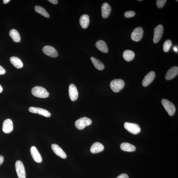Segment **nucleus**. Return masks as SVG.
Listing matches in <instances>:
<instances>
[{
    "mask_svg": "<svg viewBox=\"0 0 178 178\" xmlns=\"http://www.w3.org/2000/svg\"><path fill=\"white\" fill-rule=\"evenodd\" d=\"M32 93L35 97L40 98H46L49 96V93L44 88L39 86H36L33 88Z\"/></svg>",
    "mask_w": 178,
    "mask_h": 178,
    "instance_id": "obj_1",
    "label": "nucleus"
},
{
    "mask_svg": "<svg viewBox=\"0 0 178 178\" xmlns=\"http://www.w3.org/2000/svg\"><path fill=\"white\" fill-rule=\"evenodd\" d=\"M125 82L122 79H115L111 81L110 86L113 91L116 93L120 92L124 88Z\"/></svg>",
    "mask_w": 178,
    "mask_h": 178,
    "instance_id": "obj_2",
    "label": "nucleus"
},
{
    "mask_svg": "<svg viewBox=\"0 0 178 178\" xmlns=\"http://www.w3.org/2000/svg\"><path fill=\"white\" fill-rule=\"evenodd\" d=\"M161 103L169 115L173 116L174 115L176 111V108L172 102L164 99L162 100Z\"/></svg>",
    "mask_w": 178,
    "mask_h": 178,
    "instance_id": "obj_3",
    "label": "nucleus"
},
{
    "mask_svg": "<svg viewBox=\"0 0 178 178\" xmlns=\"http://www.w3.org/2000/svg\"><path fill=\"white\" fill-rule=\"evenodd\" d=\"M92 121L90 119L87 117H83L76 121L75 126L79 130H82L91 124Z\"/></svg>",
    "mask_w": 178,
    "mask_h": 178,
    "instance_id": "obj_4",
    "label": "nucleus"
},
{
    "mask_svg": "<svg viewBox=\"0 0 178 178\" xmlns=\"http://www.w3.org/2000/svg\"><path fill=\"white\" fill-rule=\"evenodd\" d=\"M125 129L131 133L135 135L138 134L141 129L139 125L129 122H125L124 124Z\"/></svg>",
    "mask_w": 178,
    "mask_h": 178,
    "instance_id": "obj_5",
    "label": "nucleus"
},
{
    "mask_svg": "<svg viewBox=\"0 0 178 178\" xmlns=\"http://www.w3.org/2000/svg\"><path fill=\"white\" fill-rule=\"evenodd\" d=\"M15 168L19 178H26L25 168L22 161L20 160L16 161Z\"/></svg>",
    "mask_w": 178,
    "mask_h": 178,
    "instance_id": "obj_6",
    "label": "nucleus"
},
{
    "mask_svg": "<svg viewBox=\"0 0 178 178\" xmlns=\"http://www.w3.org/2000/svg\"><path fill=\"white\" fill-rule=\"evenodd\" d=\"M164 28L162 25H159L156 27L154 30L153 41L156 44L160 41L163 34Z\"/></svg>",
    "mask_w": 178,
    "mask_h": 178,
    "instance_id": "obj_7",
    "label": "nucleus"
},
{
    "mask_svg": "<svg viewBox=\"0 0 178 178\" xmlns=\"http://www.w3.org/2000/svg\"><path fill=\"white\" fill-rule=\"evenodd\" d=\"M144 30L141 27L135 28L133 31L131 35V38L133 41L138 42L140 41L143 36Z\"/></svg>",
    "mask_w": 178,
    "mask_h": 178,
    "instance_id": "obj_8",
    "label": "nucleus"
},
{
    "mask_svg": "<svg viewBox=\"0 0 178 178\" xmlns=\"http://www.w3.org/2000/svg\"><path fill=\"white\" fill-rule=\"evenodd\" d=\"M42 51L46 55L52 58H56L58 56V53L54 47L50 46H44L42 49Z\"/></svg>",
    "mask_w": 178,
    "mask_h": 178,
    "instance_id": "obj_9",
    "label": "nucleus"
},
{
    "mask_svg": "<svg viewBox=\"0 0 178 178\" xmlns=\"http://www.w3.org/2000/svg\"><path fill=\"white\" fill-rule=\"evenodd\" d=\"M30 112L34 113H38L40 115H42L46 117H50L51 115V113L48 111L43 109L30 107L29 109Z\"/></svg>",
    "mask_w": 178,
    "mask_h": 178,
    "instance_id": "obj_10",
    "label": "nucleus"
},
{
    "mask_svg": "<svg viewBox=\"0 0 178 178\" xmlns=\"http://www.w3.org/2000/svg\"><path fill=\"white\" fill-rule=\"evenodd\" d=\"M13 125L12 121L8 119L4 121L2 126V131L5 133H9L13 131Z\"/></svg>",
    "mask_w": 178,
    "mask_h": 178,
    "instance_id": "obj_11",
    "label": "nucleus"
},
{
    "mask_svg": "<svg viewBox=\"0 0 178 178\" xmlns=\"http://www.w3.org/2000/svg\"><path fill=\"white\" fill-rule=\"evenodd\" d=\"M155 73L153 71H151L144 77L142 82V85L144 87H146L153 82L155 78Z\"/></svg>",
    "mask_w": 178,
    "mask_h": 178,
    "instance_id": "obj_12",
    "label": "nucleus"
},
{
    "mask_svg": "<svg viewBox=\"0 0 178 178\" xmlns=\"http://www.w3.org/2000/svg\"><path fill=\"white\" fill-rule=\"evenodd\" d=\"M69 96L71 101H74L77 100L78 97V92L77 87L73 84L70 85L69 88Z\"/></svg>",
    "mask_w": 178,
    "mask_h": 178,
    "instance_id": "obj_13",
    "label": "nucleus"
},
{
    "mask_svg": "<svg viewBox=\"0 0 178 178\" xmlns=\"http://www.w3.org/2000/svg\"><path fill=\"white\" fill-rule=\"evenodd\" d=\"M30 151L32 157L36 162L38 163L42 162V157L35 146H32L31 148Z\"/></svg>",
    "mask_w": 178,
    "mask_h": 178,
    "instance_id": "obj_14",
    "label": "nucleus"
},
{
    "mask_svg": "<svg viewBox=\"0 0 178 178\" xmlns=\"http://www.w3.org/2000/svg\"><path fill=\"white\" fill-rule=\"evenodd\" d=\"M178 67L177 66H174L168 70L165 76V79L167 80H172L178 75Z\"/></svg>",
    "mask_w": 178,
    "mask_h": 178,
    "instance_id": "obj_15",
    "label": "nucleus"
},
{
    "mask_svg": "<svg viewBox=\"0 0 178 178\" xmlns=\"http://www.w3.org/2000/svg\"><path fill=\"white\" fill-rule=\"evenodd\" d=\"M51 148L54 153L63 159H65L67 157V155L65 153L58 145L56 144H52Z\"/></svg>",
    "mask_w": 178,
    "mask_h": 178,
    "instance_id": "obj_16",
    "label": "nucleus"
},
{
    "mask_svg": "<svg viewBox=\"0 0 178 178\" xmlns=\"http://www.w3.org/2000/svg\"><path fill=\"white\" fill-rule=\"evenodd\" d=\"M111 11V6L107 3H104L101 7L102 16L104 18H107L110 16Z\"/></svg>",
    "mask_w": 178,
    "mask_h": 178,
    "instance_id": "obj_17",
    "label": "nucleus"
},
{
    "mask_svg": "<svg viewBox=\"0 0 178 178\" xmlns=\"http://www.w3.org/2000/svg\"><path fill=\"white\" fill-rule=\"evenodd\" d=\"M103 145L99 142H95L92 145L90 151L92 153L96 154L101 152L104 149Z\"/></svg>",
    "mask_w": 178,
    "mask_h": 178,
    "instance_id": "obj_18",
    "label": "nucleus"
},
{
    "mask_svg": "<svg viewBox=\"0 0 178 178\" xmlns=\"http://www.w3.org/2000/svg\"><path fill=\"white\" fill-rule=\"evenodd\" d=\"M89 22V16L86 14L82 15L80 19V25L84 29H86L88 27Z\"/></svg>",
    "mask_w": 178,
    "mask_h": 178,
    "instance_id": "obj_19",
    "label": "nucleus"
},
{
    "mask_svg": "<svg viewBox=\"0 0 178 178\" xmlns=\"http://www.w3.org/2000/svg\"><path fill=\"white\" fill-rule=\"evenodd\" d=\"M96 45L99 51L104 53H108V48L106 43L103 40H99L96 43Z\"/></svg>",
    "mask_w": 178,
    "mask_h": 178,
    "instance_id": "obj_20",
    "label": "nucleus"
},
{
    "mask_svg": "<svg viewBox=\"0 0 178 178\" xmlns=\"http://www.w3.org/2000/svg\"><path fill=\"white\" fill-rule=\"evenodd\" d=\"M120 147L122 150L125 151L133 152L136 149L135 146L127 142L122 143L120 145Z\"/></svg>",
    "mask_w": 178,
    "mask_h": 178,
    "instance_id": "obj_21",
    "label": "nucleus"
},
{
    "mask_svg": "<svg viewBox=\"0 0 178 178\" xmlns=\"http://www.w3.org/2000/svg\"><path fill=\"white\" fill-rule=\"evenodd\" d=\"M10 61L11 63L16 68L20 69L23 67L22 61L17 57H12L10 58Z\"/></svg>",
    "mask_w": 178,
    "mask_h": 178,
    "instance_id": "obj_22",
    "label": "nucleus"
},
{
    "mask_svg": "<svg viewBox=\"0 0 178 178\" xmlns=\"http://www.w3.org/2000/svg\"><path fill=\"white\" fill-rule=\"evenodd\" d=\"M123 56L126 61L130 62L134 59L135 54L133 52L130 50H126L123 52Z\"/></svg>",
    "mask_w": 178,
    "mask_h": 178,
    "instance_id": "obj_23",
    "label": "nucleus"
},
{
    "mask_svg": "<svg viewBox=\"0 0 178 178\" xmlns=\"http://www.w3.org/2000/svg\"><path fill=\"white\" fill-rule=\"evenodd\" d=\"M9 35L14 42H21V37L19 33L15 29L11 30L9 33Z\"/></svg>",
    "mask_w": 178,
    "mask_h": 178,
    "instance_id": "obj_24",
    "label": "nucleus"
},
{
    "mask_svg": "<svg viewBox=\"0 0 178 178\" xmlns=\"http://www.w3.org/2000/svg\"><path fill=\"white\" fill-rule=\"evenodd\" d=\"M91 59L95 67L97 69L102 70L104 69V65L101 61L93 57H91Z\"/></svg>",
    "mask_w": 178,
    "mask_h": 178,
    "instance_id": "obj_25",
    "label": "nucleus"
},
{
    "mask_svg": "<svg viewBox=\"0 0 178 178\" xmlns=\"http://www.w3.org/2000/svg\"><path fill=\"white\" fill-rule=\"evenodd\" d=\"M34 9L36 12L41 14L45 17L47 18L49 17V14L47 12L45 9L43 8L42 7L39 6H36L35 7Z\"/></svg>",
    "mask_w": 178,
    "mask_h": 178,
    "instance_id": "obj_26",
    "label": "nucleus"
},
{
    "mask_svg": "<svg viewBox=\"0 0 178 178\" xmlns=\"http://www.w3.org/2000/svg\"><path fill=\"white\" fill-rule=\"evenodd\" d=\"M172 45V42L170 40H167L164 42L163 44V51L165 53H167L170 50L171 47Z\"/></svg>",
    "mask_w": 178,
    "mask_h": 178,
    "instance_id": "obj_27",
    "label": "nucleus"
},
{
    "mask_svg": "<svg viewBox=\"0 0 178 178\" xmlns=\"http://www.w3.org/2000/svg\"><path fill=\"white\" fill-rule=\"evenodd\" d=\"M166 1V0H157L156 1V5L158 8H162L165 5Z\"/></svg>",
    "mask_w": 178,
    "mask_h": 178,
    "instance_id": "obj_28",
    "label": "nucleus"
},
{
    "mask_svg": "<svg viewBox=\"0 0 178 178\" xmlns=\"http://www.w3.org/2000/svg\"><path fill=\"white\" fill-rule=\"evenodd\" d=\"M135 15V12L133 11H128L125 12L124 14V16L126 18H130L133 17Z\"/></svg>",
    "mask_w": 178,
    "mask_h": 178,
    "instance_id": "obj_29",
    "label": "nucleus"
},
{
    "mask_svg": "<svg viewBox=\"0 0 178 178\" xmlns=\"http://www.w3.org/2000/svg\"><path fill=\"white\" fill-rule=\"evenodd\" d=\"M5 73V70L2 66L0 65V75L4 74Z\"/></svg>",
    "mask_w": 178,
    "mask_h": 178,
    "instance_id": "obj_30",
    "label": "nucleus"
},
{
    "mask_svg": "<svg viewBox=\"0 0 178 178\" xmlns=\"http://www.w3.org/2000/svg\"><path fill=\"white\" fill-rule=\"evenodd\" d=\"M116 178H129V176L125 174H122L119 175Z\"/></svg>",
    "mask_w": 178,
    "mask_h": 178,
    "instance_id": "obj_31",
    "label": "nucleus"
},
{
    "mask_svg": "<svg viewBox=\"0 0 178 178\" xmlns=\"http://www.w3.org/2000/svg\"><path fill=\"white\" fill-rule=\"evenodd\" d=\"M4 158L3 156L0 155V166H1L4 162Z\"/></svg>",
    "mask_w": 178,
    "mask_h": 178,
    "instance_id": "obj_32",
    "label": "nucleus"
},
{
    "mask_svg": "<svg viewBox=\"0 0 178 178\" xmlns=\"http://www.w3.org/2000/svg\"><path fill=\"white\" fill-rule=\"evenodd\" d=\"M48 1L51 2V3L54 4H57L58 2V0H49Z\"/></svg>",
    "mask_w": 178,
    "mask_h": 178,
    "instance_id": "obj_33",
    "label": "nucleus"
},
{
    "mask_svg": "<svg viewBox=\"0 0 178 178\" xmlns=\"http://www.w3.org/2000/svg\"><path fill=\"white\" fill-rule=\"evenodd\" d=\"M10 1V0H4L3 3L5 4H6L8 3Z\"/></svg>",
    "mask_w": 178,
    "mask_h": 178,
    "instance_id": "obj_34",
    "label": "nucleus"
},
{
    "mask_svg": "<svg viewBox=\"0 0 178 178\" xmlns=\"http://www.w3.org/2000/svg\"><path fill=\"white\" fill-rule=\"evenodd\" d=\"M173 49H174V50L176 52H178V48L177 47H174V48H173Z\"/></svg>",
    "mask_w": 178,
    "mask_h": 178,
    "instance_id": "obj_35",
    "label": "nucleus"
},
{
    "mask_svg": "<svg viewBox=\"0 0 178 178\" xmlns=\"http://www.w3.org/2000/svg\"><path fill=\"white\" fill-rule=\"evenodd\" d=\"M2 91H3V88H2L1 85H0V93H1Z\"/></svg>",
    "mask_w": 178,
    "mask_h": 178,
    "instance_id": "obj_36",
    "label": "nucleus"
},
{
    "mask_svg": "<svg viewBox=\"0 0 178 178\" xmlns=\"http://www.w3.org/2000/svg\"><path fill=\"white\" fill-rule=\"evenodd\" d=\"M142 1V0H138V1Z\"/></svg>",
    "mask_w": 178,
    "mask_h": 178,
    "instance_id": "obj_37",
    "label": "nucleus"
},
{
    "mask_svg": "<svg viewBox=\"0 0 178 178\" xmlns=\"http://www.w3.org/2000/svg\"><path fill=\"white\" fill-rule=\"evenodd\" d=\"M177 1V2H178V1Z\"/></svg>",
    "mask_w": 178,
    "mask_h": 178,
    "instance_id": "obj_38",
    "label": "nucleus"
}]
</instances>
